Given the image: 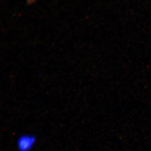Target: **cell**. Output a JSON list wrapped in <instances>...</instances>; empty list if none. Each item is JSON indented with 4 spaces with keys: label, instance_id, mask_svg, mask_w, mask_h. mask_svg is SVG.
Segmentation results:
<instances>
[{
    "label": "cell",
    "instance_id": "obj_1",
    "mask_svg": "<svg viewBox=\"0 0 151 151\" xmlns=\"http://www.w3.org/2000/svg\"><path fill=\"white\" fill-rule=\"evenodd\" d=\"M36 141V139L33 135H22L17 141V147L19 151H30L34 147Z\"/></svg>",
    "mask_w": 151,
    "mask_h": 151
}]
</instances>
